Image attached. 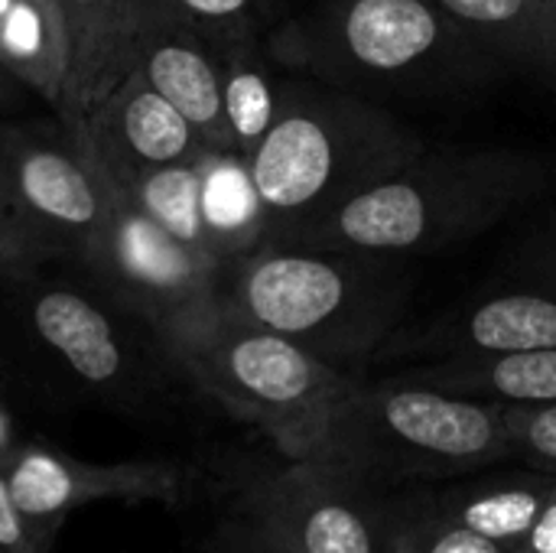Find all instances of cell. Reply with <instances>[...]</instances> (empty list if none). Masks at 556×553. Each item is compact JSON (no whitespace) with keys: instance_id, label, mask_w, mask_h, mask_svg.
I'll list each match as a JSON object with an SVG mask.
<instances>
[{"instance_id":"8fae6325","label":"cell","mask_w":556,"mask_h":553,"mask_svg":"<svg viewBox=\"0 0 556 553\" xmlns=\"http://www.w3.org/2000/svg\"><path fill=\"white\" fill-rule=\"evenodd\" d=\"M134 68L199 130L212 150H238L222 101L218 49L173 7V0L137 3Z\"/></svg>"},{"instance_id":"d4e9b609","label":"cell","mask_w":556,"mask_h":553,"mask_svg":"<svg viewBox=\"0 0 556 553\" xmlns=\"http://www.w3.org/2000/svg\"><path fill=\"white\" fill-rule=\"evenodd\" d=\"M52 541L46 531H39L13 502L10 486H7V473L0 469V548L10 553H49Z\"/></svg>"},{"instance_id":"277c9868","label":"cell","mask_w":556,"mask_h":553,"mask_svg":"<svg viewBox=\"0 0 556 553\" xmlns=\"http://www.w3.org/2000/svg\"><path fill=\"white\" fill-rule=\"evenodd\" d=\"M410 303L401 257L329 248H257L218 267V310L270 329L336 372L384 345Z\"/></svg>"},{"instance_id":"4316f807","label":"cell","mask_w":556,"mask_h":553,"mask_svg":"<svg viewBox=\"0 0 556 553\" xmlns=\"http://www.w3.org/2000/svg\"><path fill=\"white\" fill-rule=\"evenodd\" d=\"M430 553H505L492 538H485V535H479V531H472V528H456V531H450V535H443L437 544H433V551Z\"/></svg>"},{"instance_id":"52a82bcc","label":"cell","mask_w":556,"mask_h":553,"mask_svg":"<svg viewBox=\"0 0 556 553\" xmlns=\"http://www.w3.org/2000/svg\"><path fill=\"white\" fill-rule=\"evenodd\" d=\"M176 365L192 388L225 407L283 427L303 420L319 424L349 388L342 372L329 368L303 345L222 310L179 345Z\"/></svg>"},{"instance_id":"ba28073f","label":"cell","mask_w":556,"mask_h":553,"mask_svg":"<svg viewBox=\"0 0 556 553\" xmlns=\"http://www.w3.org/2000/svg\"><path fill=\"white\" fill-rule=\"evenodd\" d=\"M111 192L114 212L98 254L88 264L72 267L150 323L176 359L179 345L218 313L222 261L169 238L117 186H111Z\"/></svg>"},{"instance_id":"9a60e30c","label":"cell","mask_w":556,"mask_h":553,"mask_svg":"<svg viewBox=\"0 0 556 553\" xmlns=\"http://www.w3.org/2000/svg\"><path fill=\"white\" fill-rule=\"evenodd\" d=\"M479 52L556 78V0H430Z\"/></svg>"},{"instance_id":"1f68e13d","label":"cell","mask_w":556,"mask_h":553,"mask_svg":"<svg viewBox=\"0 0 556 553\" xmlns=\"http://www.w3.org/2000/svg\"><path fill=\"white\" fill-rule=\"evenodd\" d=\"M13 3H16V0H0V20H3V16H7V10H10V7H13Z\"/></svg>"},{"instance_id":"7402d4cb","label":"cell","mask_w":556,"mask_h":553,"mask_svg":"<svg viewBox=\"0 0 556 553\" xmlns=\"http://www.w3.org/2000/svg\"><path fill=\"white\" fill-rule=\"evenodd\" d=\"M303 553H371V535L362 518L345 505H313L296 528Z\"/></svg>"},{"instance_id":"9c48e42d","label":"cell","mask_w":556,"mask_h":553,"mask_svg":"<svg viewBox=\"0 0 556 553\" xmlns=\"http://www.w3.org/2000/svg\"><path fill=\"white\" fill-rule=\"evenodd\" d=\"M7 486L16 508L49 538L62 521L94 502H163L186 492V476L169 460L91 463L39 440H23L7 466Z\"/></svg>"},{"instance_id":"83f0119b","label":"cell","mask_w":556,"mask_h":553,"mask_svg":"<svg viewBox=\"0 0 556 553\" xmlns=\"http://www.w3.org/2000/svg\"><path fill=\"white\" fill-rule=\"evenodd\" d=\"M534 535V548L541 553H556V505L551 512H541L538 525L531 528Z\"/></svg>"},{"instance_id":"d6a6232c","label":"cell","mask_w":556,"mask_h":553,"mask_svg":"<svg viewBox=\"0 0 556 553\" xmlns=\"http://www.w3.org/2000/svg\"><path fill=\"white\" fill-rule=\"evenodd\" d=\"M0 553H10V551H7V548H0Z\"/></svg>"},{"instance_id":"cb8c5ba5","label":"cell","mask_w":556,"mask_h":553,"mask_svg":"<svg viewBox=\"0 0 556 553\" xmlns=\"http://www.w3.org/2000/svg\"><path fill=\"white\" fill-rule=\"evenodd\" d=\"M49 264H52L49 251L0 202V274H7V277H33Z\"/></svg>"},{"instance_id":"44dd1931","label":"cell","mask_w":556,"mask_h":553,"mask_svg":"<svg viewBox=\"0 0 556 553\" xmlns=\"http://www.w3.org/2000/svg\"><path fill=\"white\" fill-rule=\"evenodd\" d=\"M173 7L212 42L264 36L274 16V0H173Z\"/></svg>"},{"instance_id":"603a6c76","label":"cell","mask_w":556,"mask_h":553,"mask_svg":"<svg viewBox=\"0 0 556 553\" xmlns=\"http://www.w3.org/2000/svg\"><path fill=\"white\" fill-rule=\"evenodd\" d=\"M541 518V502L534 492H521V489H511V492H495V495H485L479 502H472L466 508V528L492 538V541H502V538H518V535H528Z\"/></svg>"},{"instance_id":"d6986e66","label":"cell","mask_w":556,"mask_h":553,"mask_svg":"<svg viewBox=\"0 0 556 553\" xmlns=\"http://www.w3.org/2000/svg\"><path fill=\"white\" fill-rule=\"evenodd\" d=\"M0 52L16 81L55 111L68 65L65 23L29 0H16L0 20Z\"/></svg>"},{"instance_id":"7c38bea8","label":"cell","mask_w":556,"mask_h":553,"mask_svg":"<svg viewBox=\"0 0 556 553\" xmlns=\"http://www.w3.org/2000/svg\"><path fill=\"white\" fill-rule=\"evenodd\" d=\"M75 137H85L117 189H130L150 169L195 163L212 150L137 68L108 91Z\"/></svg>"},{"instance_id":"484cf974","label":"cell","mask_w":556,"mask_h":553,"mask_svg":"<svg viewBox=\"0 0 556 553\" xmlns=\"http://www.w3.org/2000/svg\"><path fill=\"white\" fill-rule=\"evenodd\" d=\"M508 427L531 447V453L556 463V404L518 411L515 420H508Z\"/></svg>"},{"instance_id":"2e32d148","label":"cell","mask_w":556,"mask_h":553,"mask_svg":"<svg viewBox=\"0 0 556 553\" xmlns=\"http://www.w3.org/2000/svg\"><path fill=\"white\" fill-rule=\"evenodd\" d=\"M202 225L215 261L244 257L264 248V205L251 179L248 156L238 150H208L199 156Z\"/></svg>"},{"instance_id":"8992f818","label":"cell","mask_w":556,"mask_h":553,"mask_svg":"<svg viewBox=\"0 0 556 553\" xmlns=\"http://www.w3.org/2000/svg\"><path fill=\"white\" fill-rule=\"evenodd\" d=\"M0 202L52 264L75 267L98 254L114 212L98 156L55 111L36 121H0Z\"/></svg>"},{"instance_id":"7a4b0ae2","label":"cell","mask_w":556,"mask_h":553,"mask_svg":"<svg viewBox=\"0 0 556 553\" xmlns=\"http://www.w3.org/2000/svg\"><path fill=\"white\" fill-rule=\"evenodd\" d=\"M547 186V163L521 150L427 147L287 248L420 257L508 222Z\"/></svg>"},{"instance_id":"ac0fdd59","label":"cell","mask_w":556,"mask_h":553,"mask_svg":"<svg viewBox=\"0 0 556 553\" xmlns=\"http://www.w3.org/2000/svg\"><path fill=\"white\" fill-rule=\"evenodd\" d=\"M222 62V101L238 153H251L270 130L287 78L277 75V59L264 36H244L215 46Z\"/></svg>"},{"instance_id":"f546056e","label":"cell","mask_w":556,"mask_h":553,"mask_svg":"<svg viewBox=\"0 0 556 553\" xmlns=\"http://www.w3.org/2000/svg\"><path fill=\"white\" fill-rule=\"evenodd\" d=\"M29 3H36L39 10H46V13H52V16H59V20H62V7H59V0H29Z\"/></svg>"},{"instance_id":"4dcf8cb0","label":"cell","mask_w":556,"mask_h":553,"mask_svg":"<svg viewBox=\"0 0 556 553\" xmlns=\"http://www.w3.org/2000/svg\"><path fill=\"white\" fill-rule=\"evenodd\" d=\"M7 287H10V277L0 274V313H3V300H7Z\"/></svg>"},{"instance_id":"ffe728a7","label":"cell","mask_w":556,"mask_h":553,"mask_svg":"<svg viewBox=\"0 0 556 553\" xmlns=\"http://www.w3.org/2000/svg\"><path fill=\"white\" fill-rule=\"evenodd\" d=\"M127 192L140 212L160 225L169 238L182 241L186 248L208 254L205 225H202V183H199V160L195 163H176L143 173Z\"/></svg>"},{"instance_id":"3957f363","label":"cell","mask_w":556,"mask_h":553,"mask_svg":"<svg viewBox=\"0 0 556 553\" xmlns=\"http://www.w3.org/2000/svg\"><path fill=\"white\" fill-rule=\"evenodd\" d=\"M424 137L345 88L287 78L283 104L248 153L267 231L264 248L293 244L309 225L407 166Z\"/></svg>"},{"instance_id":"5b68a950","label":"cell","mask_w":556,"mask_h":553,"mask_svg":"<svg viewBox=\"0 0 556 553\" xmlns=\"http://www.w3.org/2000/svg\"><path fill=\"white\" fill-rule=\"evenodd\" d=\"M267 46L280 65L362 98L459 91L502 68L430 0H326Z\"/></svg>"},{"instance_id":"5bb4252c","label":"cell","mask_w":556,"mask_h":553,"mask_svg":"<svg viewBox=\"0 0 556 553\" xmlns=\"http://www.w3.org/2000/svg\"><path fill=\"white\" fill-rule=\"evenodd\" d=\"M420 352L440 359H472V355H511L556 345V290L551 287H518L502 290L469 306L443 316L430 326Z\"/></svg>"},{"instance_id":"30bf717a","label":"cell","mask_w":556,"mask_h":553,"mask_svg":"<svg viewBox=\"0 0 556 553\" xmlns=\"http://www.w3.org/2000/svg\"><path fill=\"white\" fill-rule=\"evenodd\" d=\"M323 420L378 427L394 443L437 460L489 456L511 433L508 420L489 404L430 385H394L368 394H349L345 388Z\"/></svg>"},{"instance_id":"6da1fadb","label":"cell","mask_w":556,"mask_h":553,"mask_svg":"<svg viewBox=\"0 0 556 553\" xmlns=\"http://www.w3.org/2000/svg\"><path fill=\"white\" fill-rule=\"evenodd\" d=\"M0 342L39 388L121 414L150 411L169 381H186L160 332L72 264L10 277Z\"/></svg>"},{"instance_id":"f1b7e54d","label":"cell","mask_w":556,"mask_h":553,"mask_svg":"<svg viewBox=\"0 0 556 553\" xmlns=\"http://www.w3.org/2000/svg\"><path fill=\"white\" fill-rule=\"evenodd\" d=\"M13 88H20V81H16V75L10 72V65H7V59H3V52H0V108L10 101Z\"/></svg>"},{"instance_id":"e0dca14e","label":"cell","mask_w":556,"mask_h":553,"mask_svg":"<svg viewBox=\"0 0 556 553\" xmlns=\"http://www.w3.org/2000/svg\"><path fill=\"white\" fill-rule=\"evenodd\" d=\"M417 381L476 401L492 398L518 407H544L556 404V345L511 355L440 359L417 372Z\"/></svg>"},{"instance_id":"4fadbf2b","label":"cell","mask_w":556,"mask_h":553,"mask_svg":"<svg viewBox=\"0 0 556 553\" xmlns=\"http://www.w3.org/2000/svg\"><path fill=\"white\" fill-rule=\"evenodd\" d=\"M140 0H59L68 65L55 117L78 134L108 91L134 72V23Z\"/></svg>"}]
</instances>
